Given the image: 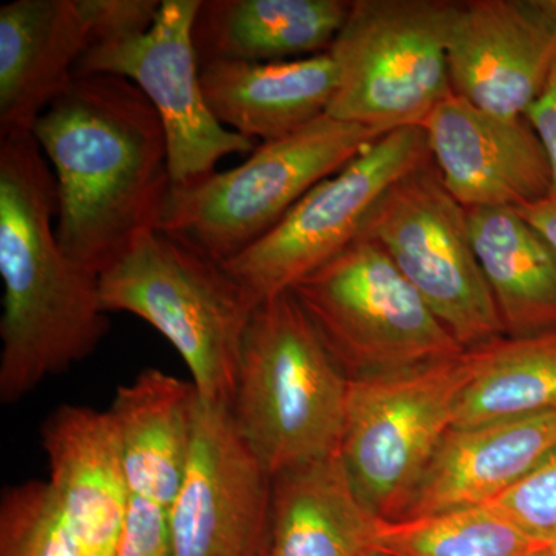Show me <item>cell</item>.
<instances>
[{"label":"cell","instance_id":"obj_10","mask_svg":"<svg viewBox=\"0 0 556 556\" xmlns=\"http://www.w3.org/2000/svg\"><path fill=\"white\" fill-rule=\"evenodd\" d=\"M430 161L424 127L388 131L314 186L268 236L223 266L255 306L291 291L353 244L388 190Z\"/></svg>","mask_w":556,"mask_h":556},{"label":"cell","instance_id":"obj_31","mask_svg":"<svg viewBox=\"0 0 556 556\" xmlns=\"http://www.w3.org/2000/svg\"><path fill=\"white\" fill-rule=\"evenodd\" d=\"M538 3L556 22V0H538Z\"/></svg>","mask_w":556,"mask_h":556},{"label":"cell","instance_id":"obj_8","mask_svg":"<svg viewBox=\"0 0 556 556\" xmlns=\"http://www.w3.org/2000/svg\"><path fill=\"white\" fill-rule=\"evenodd\" d=\"M466 351L447 361L350 379L338 456L364 506L404 517L439 445L455 426Z\"/></svg>","mask_w":556,"mask_h":556},{"label":"cell","instance_id":"obj_27","mask_svg":"<svg viewBox=\"0 0 556 556\" xmlns=\"http://www.w3.org/2000/svg\"><path fill=\"white\" fill-rule=\"evenodd\" d=\"M115 556H175L170 507L130 495Z\"/></svg>","mask_w":556,"mask_h":556},{"label":"cell","instance_id":"obj_28","mask_svg":"<svg viewBox=\"0 0 556 556\" xmlns=\"http://www.w3.org/2000/svg\"><path fill=\"white\" fill-rule=\"evenodd\" d=\"M93 46L148 31L159 16V0H84Z\"/></svg>","mask_w":556,"mask_h":556},{"label":"cell","instance_id":"obj_13","mask_svg":"<svg viewBox=\"0 0 556 556\" xmlns=\"http://www.w3.org/2000/svg\"><path fill=\"white\" fill-rule=\"evenodd\" d=\"M453 93L506 118L525 116L556 62V22L538 0L457 2L447 43Z\"/></svg>","mask_w":556,"mask_h":556},{"label":"cell","instance_id":"obj_18","mask_svg":"<svg viewBox=\"0 0 556 556\" xmlns=\"http://www.w3.org/2000/svg\"><path fill=\"white\" fill-rule=\"evenodd\" d=\"M200 80L219 124L269 142L327 115L339 76L327 51L291 61L211 62L201 65Z\"/></svg>","mask_w":556,"mask_h":556},{"label":"cell","instance_id":"obj_4","mask_svg":"<svg viewBox=\"0 0 556 556\" xmlns=\"http://www.w3.org/2000/svg\"><path fill=\"white\" fill-rule=\"evenodd\" d=\"M102 306L152 325L188 365L201 401L229 407L255 305L223 263L156 229L100 276Z\"/></svg>","mask_w":556,"mask_h":556},{"label":"cell","instance_id":"obj_26","mask_svg":"<svg viewBox=\"0 0 556 556\" xmlns=\"http://www.w3.org/2000/svg\"><path fill=\"white\" fill-rule=\"evenodd\" d=\"M536 543H556V448L517 484L486 503Z\"/></svg>","mask_w":556,"mask_h":556},{"label":"cell","instance_id":"obj_9","mask_svg":"<svg viewBox=\"0 0 556 556\" xmlns=\"http://www.w3.org/2000/svg\"><path fill=\"white\" fill-rule=\"evenodd\" d=\"M361 237L382 247L464 350L504 338L467 208L445 188L433 160L388 190Z\"/></svg>","mask_w":556,"mask_h":556},{"label":"cell","instance_id":"obj_2","mask_svg":"<svg viewBox=\"0 0 556 556\" xmlns=\"http://www.w3.org/2000/svg\"><path fill=\"white\" fill-rule=\"evenodd\" d=\"M53 170L31 134L0 138V401L10 405L91 356L110 329L100 276L56 236Z\"/></svg>","mask_w":556,"mask_h":556},{"label":"cell","instance_id":"obj_23","mask_svg":"<svg viewBox=\"0 0 556 556\" xmlns=\"http://www.w3.org/2000/svg\"><path fill=\"white\" fill-rule=\"evenodd\" d=\"M466 361L468 379L453 427L556 409V331L496 339L467 350Z\"/></svg>","mask_w":556,"mask_h":556},{"label":"cell","instance_id":"obj_17","mask_svg":"<svg viewBox=\"0 0 556 556\" xmlns=\"http://www.w3.org/2000/svg\"><path fill=\"white\" fill-rule=\"evenodd\" d=\"M556 448V409L453 427L439 445L405 518L484 506Z\"/></svg>","mask_w":556,"mask_h":556},{"label":"cell","instance_id":"obj_16","mask_svg":"<svg viewBox=\"0 0 556 556\" xmlns=\"http://www.w3.org/2000/svg\"><path fill=\"white\" fill-rule=\"evenodd\" d=\"M93 46L84 0H14L0 9V138L31 134Z\"/></svg>","mask_w":556,"mask_h":556},{"label":"cell","instance_id":"obj_22","mask_svg":"<svg viewBox=\"0 0 556 556\" xmlns=\"http://www.w3.org/2000/svg\"><path fill=\"white\" fill-rule=\"evenodd\" d=\"M479 265L504 328L519 339L556 331V251L517 208H467Z\"/></svg>","mask_w":556,"mask_h":556},{"label":"cell","instance_id":"obj_5","mask_svg":"<svg viewBox=\"0 0 556 556\" xmlns=\"http://www.w3.org/2000/svg\"><path fill=\"white\" fill-rule=\"evenodd\" d=\"M382 135L320 116L289 137L262 142L233 169L172 186L160 229L228 263L268 236L314 186Z\"/></svg>","mask_w":556,"mask_h":556},{"label":"cell","instance_id":"obj_11","mask_svg":"<svg viewBox=\"0 0 556 556\" xmlns=\"http://www.w3.org/2000/svg\"><path fill=\"white\" fill-rule=\"evenodd\" d=\"M201 0H161L148 31L91 47L76 65L75 78L112 75L131 80L159 112L172 185L188 186L217 172L228 155H251L257 144L229 130L204 100L193 24Z\"/></svg>","mask_w":556,"mask_h":556},{"label":"cell","instance_id":"obj_1","mask_svg":"<svg viewBox=\"0 0 556 556\" xmlns=\"http://www.w3.org/2000/svg\"><path fill=\"white\" fill-rule=\"evenodd\" d=\"M31 135L56 181L58 241L80 268L101 276L160 229L174 186L169 148L159 112L131 80L73 79Z\"/></svg>","mask_w":556,"mask_h":556},{"label":"cell","instance_id":"obj_3","mask_svg":"<svg viewBox=\"0 0 556 556\" xmlns=\"http://www.w3.org/2000/svg\"><path fill=\"white\" fill-rule=\"evenodd\" d=\"M350 378L291 291L252 311L230 416L270 477L338 455Z\"/></svg>","mask_w":556,"mask_h":556},{"label":"cell","instance_id":"obj_29","mask_svg":"<svg viewBox=\"0 0 556 556\" xmlns=\"http://www.w3.org/2000/svg\"><path fill=\"white\" fill-rule=\"evenodd\" d=\"M525 116L546 150L552 169V197H556V62L543 91Z\"/></svg>","mask_w":556,"mask_h":556},{"label":"cell","instance_id":"obj_19","mask_svg":"<svg viewBox=\"0 0 556 556\" xmlns=\"http://www.w3.org/2000/svg\"><path fill=\"white\" fill-rule=\"evenodd\" d=\"M199 391L149 368L116 390L109 409L118 428L131 495L172 507L192 452Z\"/></svg>","mask_w":556,"mask_h":556},{"label":"cell","instance_id":"obj_20","mask_svg":"<svg viewBox=\"0 0 556 556\" xmlns=\"http://www.w3.org/2000/svg\"><path fill=\"white\" fill-rule=\"evenodd\" d=\"M346 0H201L193 43L200 65L278 62L327 53L350 14Z\"/></svg>","mask_w":556,"mask_h":556},{"label":"cell","instance_id":"obj_6","mask_svg":"<svg viewBox=\"0 0 556 556\" xmlns=\"http://www.w3.org/2000/svg\"><path fill=\"white\" fill-rule=\"evenodd\" d=\"M457 2L354 0L329 54L338 65L331 118L380 134L422 127L453 93L447 43Z\"/></svg>","mask_w":556,"mask_h":556},{"label":"cell","instance_id":"obj_25","mask_svg":"<svg viewBox=\"0 0 556 556\" xmlns=\"http://www.w3.org/2000/svg\"><path fill=\"white\" fill-rule=\"evenodd\" d=\"M0 556H84L49 482L25 481L3 490Z\"/></svg>","mask_w":556,"mask_h":556},{"label":"cell","instance_id":"obj_14","mask_svg":"<svg viewBox=\"0 0 556 556\" xmlns=\"http://www.w3.org/2000/svg\"><path fill=\"white\" fill-rule=\"evenodd\" d=\"M442 182L466 208H521L552 195L543 142L526 116L506 118L452 93L424 121Z\"/></svg>","mask_w":556,"mask_h":556},{"label":"cell","instance_id":"obj_30","mask_svg":"<svg viewBox=\"0 0 556 556\" xmlns=\"http://www.w3.org/2000/svg\"><path fill=\"white\" fill-rule=\"evenodd\" d=\"M517 211L538 232L543 233L544 239L556 251V197H547V199L517 208Z\"/></svg>","mask_w":556,"mask_h":556},{"label":"cell","instance_id":"obj_21","mask_svg":"<svg viewBox=\"0 0 556 556\" xmlns=\"http://www.w3.org/2000/svg\"><path fill=\"white\" fill-rule=\"evenodd\" d=\"M378 522L327 457L273 477L263 556H367Z\"/></svg>","mask_w":556,"mask_h":556},{"label":"cell","instance_id":"obj_24","mask_svg":"<svg viewBox=\"0 0 556 556\" xmlns=\"http://www.w3.org/2000/svg\"><path fill=\"white\" fill-rule=\"evenodd\" d=\"M541 547L485 504L397 521L379 519L372 540V551L388 556H529Z\"/></svg>","mask_w":556,"mask_h":556},{"label":"cell","instance_id":"obj_12","mask_svg":"<svg viewBox=\"0 0 556 556\" xmlns=\"http://www.w3.org/2000/svg\"><path fill=\"white\" fill-rule=\"evenodd\" d=\"M270 485L229 407L200 399L188 471L170 507L175 556H263Z\"/></svg>","mask_w":556,"mask_h":556},{"label":"cell","instance_id":"obj_32","mask_svg":"<svg viewBox=\"0 0 556 556\" xmlns=\"http://www.w3.org/2000/svg\"><path fill=\"white\" fill-rule=\"evenodd\" d=\"M529 556H556V543L538 548V551L533 552V554H530Z\"/></svg>","mask_w":556,"mask_h":556},{"label":"cell","instance_id":"obj_7","mask_svg":"<svg viewBox=\"0 0 556 556\" xmlns=\"http://www.w3.org/2000/svg\"><path fill=\"white\" fill-rule=\"evenodd\" d=\"M291 292L350 379L447 361L466 351L382 247L367 237H358Z\"/></svg>","mask_w":556,"mask_h":556},{"label":"cell","instance_id":"obj_15","mask_svg":"<svg viewBox=\"0 0 556 556\" xmlns=\"http://www.w3.org/2000/svg\"><path fill=\"white\" fill-rule=\"evenodd\" d=\"M49 484L84 556H115L130 501L118 428L109 412L61 405L40 427Z\"/></svg>","mask_w":556,"mask_h":556},{"label":"cell","instance_id":"obj_33","mask_svg":"<svg viewBox=\"0 0 556 556\" xmlns=\"http://www.w3.org/2000/svg\"><path fill=\"white\" fill-rule=\"evenodd\" d=\"M367 556H388V555H383V554H380V552L372 551V552H369V554Z\"/></svg>","mask_w":556,"mask_h":556}]
</instances>
